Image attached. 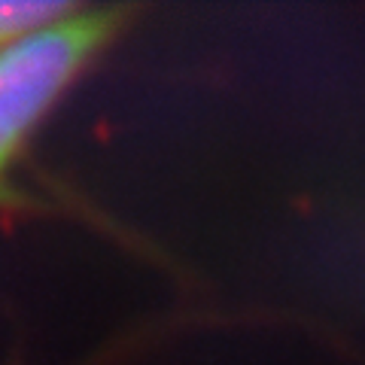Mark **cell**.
<instances>
[{
    "instance_id": "1",
    "label": "cell",
    "mask_w": 365,
    "mask_h": 365,
    "mask_svg": "<svg viewBox=\"0 0 365 365\" xmlns=\"http://www.w3.org/2000/svg\"><path fill=\"white\" fill-rule=\"evenodd\" d=\"M119 9L83 6L71 19L0 49V177L49 107L119 28Z\"/></svg>"
},
{
    "instance_id": "2",
    "label": "cell",
    "mask_w": 365,
    "mask_h": 365,
    "mask_svg": "<svg viewBox=\"0 0 365 365\" xmlns=\"http://www.w3.org/2000/svg\"><path fill=\"white\" fill-rule=\"evenodd\" d=\"M83 4L64 0H0V49L79 13Z\"/></svg>"
}]
</instances>
